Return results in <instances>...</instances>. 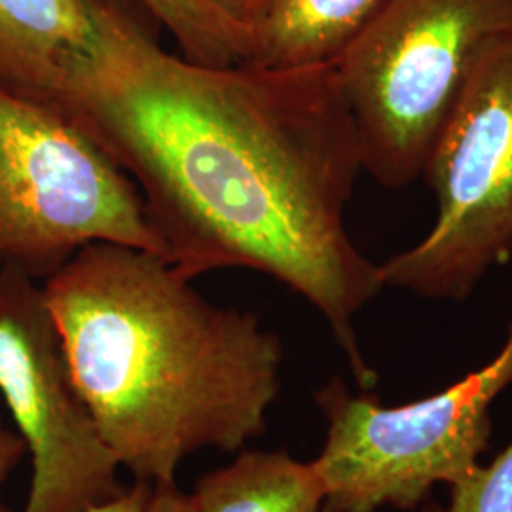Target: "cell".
<instances>
[{
  "instance_id": "obj_1",
  "label": "cell",
  "mask_w": 512,
  "mask_h": 512,
  "mask_svg": "<svg viewBox=\"0 0 512 512\" xmlns=\"http://www.w3.org/2000/svg\"><path fill=\"white\" fill-rule=\"evenodd\" d=\"M57 110L128 173L184 277H274L317 308L357 384L374 389L353 319L384 281L346 230L365 169L334 65L194 63L112 2L99 54Z\"/></svg>"
},
{
  "instance_id": "obj_2",
  "label": "cell",
  "mask_w": 512,
  "mask_h": 512,
  "mask_svg": "<svg viewBox=\"0 0 512 512\" xmlns=\"http://www.w3.org/2000/svg\"><path fill=\"white\" fill-rule=\"evenodd\" d=\"M42 291L76 391L137 482H173L188 456L238 452L266 431L279 336L209 302L164 256L92 243Z\"/></svg>"
},
{
  "instance_id": "obj_3",
  "label": "cell",
  "mask_w": 512,
  "mask_h": 512,
  "mask_svg": "<svg viewBox=\"0 0 512 512\" xmlns=\"http://www.w3.org/2000/svg\"><path fill=\"white\" fill-rule=\"evenodd\" d=\"M511 31L512 0H385L332 63L372 179L421 177L478 61Z\"/></svg>"
},
{
  "instance_id": "obj_4",
  "label": "cell",
  "mask_w": 512,
  "mask_h": 512,
  "mask_svg": "<svg viewBox=\"0 0 512 512\" xmlns=\"http://www.w3.org/2000/svg\"><path fill=\"white\" fill-rule=\"evenodd\" d=\"M92 243L167 260L137 186L92 135L0 88V270L46 281Z\"/></svg>"
},
{
  "instance_id": "obj_5",
  "label": "cell",
  "mask_w": 512,
  "mask_h": 512,
  "mask_svg": "<svg viewBox=\"0 0 512 512\" xmlns=\"http://www.w3.org/2000/svg\"><path fill=\"white\" fill-rule=\"evenodd\" d=\"M512 384V323L488 365L439 393L387 408L372 391L330 378L315 393L327 440L313 463L325 512L412 511L435 484L454 486L478 467L492 437V403Z\"/></svg>"
},
{
  "instance_id": "obj_6",
  "label": "cell",
  "mask_w": 512,
  "mask_h": 512,
  "mask_svg": "<svg viewBox=\"0 0 512 512\" xmlns=\"http://www.w3.org/2000/svg\"><path fill=\"white\" fill-rule=\"evenodd\" d=\"M421 175L435 194V222L380 264V275L384 287L461 302L512 258V31L478 61Z\"/></svg>"
},
{
  "instance_id": "obj_7",
  "label": "cell",
  "mask_w": 512,
  "mask_h": 512,
  "mask_svg": "<svg viewBox=\"0 0 512 512\" xmlns=\"http://www.w3.org/2000/svg\"><path fill=\"white\" fill-rule=\"evenodd\" d=\"M0 401L31 456L23 512H84L128 488L76 391L37 279L0 270Z\"/></svg>"
},
{
  "instance_id": "obj_8",
  "label": "cell",
  "mask_w": 512,
  "mask_h": 512,
  "mask_svg": "<svg viewBox=\"0 0 512 512\" xmlns=\"http://www.w3.org/2000/svg\"><path fill=\"white\" fill-rule=\"evenodd\" d=\"M110 0H0V88L57 107L99 52Z\"/></svg>"
},
{
  "instance_id": "obj_9",
  "label": "cell",
  "mask_w": 512,
  "mask_h": 512,
  "mask_svg": "<svg viewBox=\"0 0 512 512\" xmlns=\"http://www.w3.org/2000/svg\"><path fill=\"white\" fill-rule=\"evenodd\" d=\"M385 0H268L249 33L245 63L260 67L332 65Z\"/></svg>"
},
{
  "instance_id": "obj_10",
  "label": "cell",
  "mask_w": 512,
  "mask_h": 512,
  "mask_svg": "<svg viewBox=\"0 0 512 512\" xmlns=\"http://www.w3.org/2000/svg\"><path fill=\"white\" fill-rule=\"evenodd\" d=\"M188 495L194 512H325V486L313 463L285 450L243 452L203 475Z\"/></svg>"
},
{
  "instance_id": "obj_11",
  "label": "cell",
  "mask_w": 512,
  "mask_h": 512,
  "mask_svg": "<svg viewBox=\"0 0 512 512\" xmlns=\"http://www.w3.org/2000/svg\"><path fill=\"white\" fill-rule=\"evenodd\" d=\"M175 37L186 59L211 67L245 63L249 35L209 0H139Z\"/></svg>"
},
{
  "instance_id": "obj_12",
  "label": "cell",
  "mask_w": 512,
  "mask_h": 512,
  "mask_svg": "<svg viewBox=\"0 0 512 512\" xmlns=\"http://www.w3.org/2000/svg\"><path fill=\"white\" fill-rule=\"evenodd\" d=\"M423 512H512V440L490 465H478L450 486L446 507L431 505Z\"/></svg>"
},
{
  "instance_id": "obj_13",
  "label": "cell",
  "mask_w": 512,
  "mask_h": 512,
  "mask_svg": "<svg viewBox=\"0 0 512 512\" xmlns=\"http://www.w3.org/2000/svg\"><path fill=\"white\" fill-rule=\"evenodd\" d=\"M25 454H27L25 442L19 437L18 431H12L4 425L2 414H0V512H14L2 501V488Z\"/></svg>"
},
{
  "instance_id": "obj_14",
  "label": "cell",
  "mask_w": 512,
  "mask_h": 512,
  "mask_svg": "<svg viewBox=\"0 0 512 512\" xmlns=\"http://www.w3.org/2000/svg\"><path fill=\"white\" fill-rule=\"evenodd\" d=\"M141 512H194L190 495L184 494L175 480L150 484V494Z\"/></svg>"
},
{
  "instance_id": "obj_15",
  "label": "cell",
  "mask_w": 512,
  "mask_h": 512,
  "mask_svg": "<svg viewBox=\"0 0 512 512\" xmlns=\"http://www.w3.org/2000/svg\"><path fill=\"white\" fill-rule=\"evenodd\" d=\"M220 14L239 29H243L247 35L251 33L262 10L266 8L268 0H209Z\"/></svg>"
},
{
  "instance_id": "obj_16",
  "label": "cell",
  "mask_w": 512,
  "mask_h": 512,
  "mask_svg": "<svg viewBox=\"0 0 512 512\" xmlns=\"http://www.w3.org/2000/svg\"><path fill=\"white\" fill-rule=\"evenodd\" d=\"M150 494L148 482H135L128 490L110 501L93 505L84 512H141Z\"/></svg>"
}]
</instances>
